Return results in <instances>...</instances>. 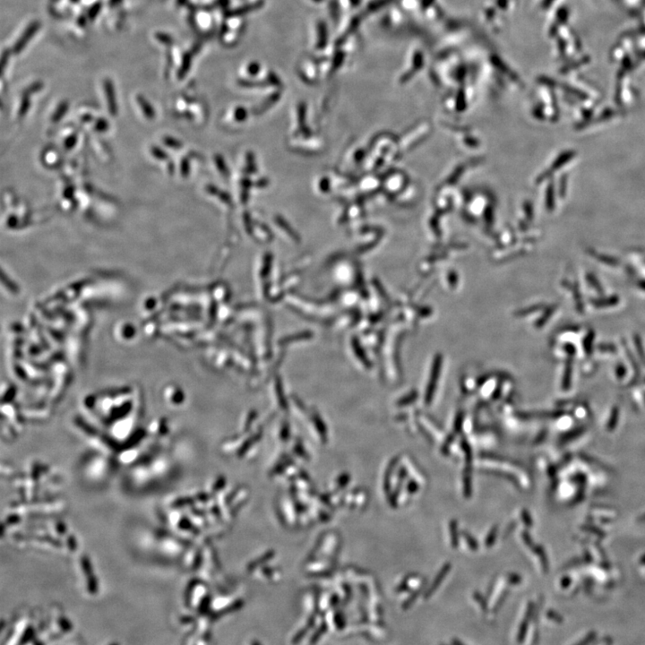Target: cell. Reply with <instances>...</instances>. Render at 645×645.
<instances>
[{
	"label": "cell",
	"instance_id": "obj_1",
	"mask_svg": "<svg viewBox=\"0 0 645 645\" xmlns=\"http://www.w3.org/2000/svg\"><path fill=\"white\" fill-rule=\"evenodd\" d=\"M426 64V56L424 51L419 48H414L410 51L406 61V67H404L403 73L400 74L399 80L402 82H407L413 78L415 75L422 70Z\"/></svg>",
	"mask_w": 645,
	"mask_h": 645
},
{
	"label": "cell",
	"instance_id": "obj_2",
	"mask_svg": "<svg viewBox=\"0 0 645 645\" xmlns=\"http://www.w3.org/2000/svg\"><path fill=\"white\" fill-rule=\"evenodd\" d=\"M34 31H35V27H32L31 28V29H30V30H29V31H28L27 32H26V33H25V35H24L25 36V37H24V38H22V39H21V40H20L19 42H18V46H22V47H23L24 44H25V42H26V39H27L28 38H29V39L31 38V35H32V33L34 32Z\"/></svg>",
	"mask_w": 645,
	"mask_h": 645
}]
</instances>
